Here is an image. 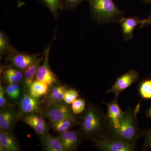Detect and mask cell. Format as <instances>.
Masks as SVG:
<instances>
[{
	"mask_svg": "<svg viewBox=\"0 0 151 151\" xmlns=\"http://www.w3.org/2000/svg\"><path fill=\"white\" fill-rule=\"evenodd\" d=\"M77 116L82 139L92 141L106 135L108 126L107 115L98 105L88 103L84 111Z\"/></svg>",
	"mask_w": 151,
	"mask_h": 151,
	"instance_id": "1",
	"label": "cell"
},
{
	"mask_svg": "<svg viewBox=\"0 0 151 151\" xmlns=\"http://www.w3.org/2000/svg\"><path fill=\"white\" fill-rule=\"evenodd\" d=\"M141 102H139L134 109L129 107L125 111L122 122L117 129L111 127L108 124L106 134L117 137L129 144L137 145L138 140L145 133V131L138 127L137 114L140 111Z\"/></svg>",
	"mask_w": 151,
	"mask_h": 151,
	"instance_id": "2",
	"label": "cell"
},
{
	"mask_svg": "<svg viewBox=\"0 0 151 151\" xmlns=\"http://www.w3.org/2000/svg\"><path fill=\"white\" fill-rule=\"evenodd\" d=\"M92 20L99 24L119 23L124 12L113 0H87Z\"/></svg>",
	"mask_w": 151,
	"mask_h": 151,
	"instance_id": "3",
	"label": "cell"
},
{
	"mask_svg": "<svg viewBox=\"0 0 151 151\" xmlns=\"http://www.w3.org/2000/svg\"><path fill=\"white\" fill-rule=\"evenodd\" d=\"M42 115L45 119H47L49 123L58 122L67 119L78 122L77 115L74 114L71 107L64 102L46 105L45 108L42 110Z\"/></svg>",
	"mask_w": 151,
	"mask_h": 151,
	"instance_id": "4",
	"label": "cell"
},
{
	"mask_svg": "<svg viewBox=\"0 0 151 151\" xmlns=\"http://www.w3.org/2000/svg\"><path fill=\"white\" fill-rule=\"evenodd\" d=\"M99 150L103 151H137V145H131L123 140L111 135L106 134L102 137L91 141Z\"/></svg>",
	"mask_w": 151,
	"mask_h": 151,
	"instance_id": "5",
	"label": "cell"
},
{
	"mask_svg": "<svg viewBox=\"0 0 151 151\" xmlns=\"http://www.w3.org/2000/svg\"><path fill=\"white\" fill-rule=\"evenodd\" d=\"M40 98L34 97L29 91L25 89L18 104L19 111L17 113V120H20L24 116L29 113H37L42 115V110Z\"/></svg>",
	"mask_w": 151,
	"mask_h": 151,
	"instance_id": "6",
	"label": "cell"
},
{
	"mask_svg": "<svg viewBox=\"0 0 151 151\" xmlns=\"http://www.w3.org/2000/svg\"><path fill=\"white\" fill-rule=\"evenodd\" d=\"M52 42H51L44 50V58L38 68L35 78L36 80L47 84L50 88L53 85L60 84L58 78L52 70L49 62V57Z\"/></svg>",
	"mask_w": 151,
	"mask_h": 151,
	"instance_id": "7",
	"label": "cell"
},
{
	"mask_svg": "<svg viewBox=\"0 0 151 151\" xmlns=\"http://www.w3.org/2000/svg\"><path fill=\"white\" fill-rule=\"evenodd\" d=\"M42 54V53L29 54L22 52L14 47L4 59L11 63V64L24 71L30 65Z\"/></svg>",
	"mask_w": 151,
	"mask_h": 151,
	"instance_id": "8",
	"label": "cell"
},
{
	"mask_svg": "<svg viewBox=\"0 0 151 151\" xmlns=\"http://www.w3.org/2000/svg\"><path fill=\"white\" fill-rule=\"evenodd\" d=\"M139 78L138 71L134 69H131L116 78L115 83L107 93H113L115 98H118L119 94L125 89L135 84Z\"/></svg>",
	"mask_w": 151,
	"mask_h": 151,
	"instance_id": "9",
	"label": "cell"
},
{
	"mask_svg": "<svg viewBox=\"0 0 151 151\" xmlns=\"http://www.w3.org/2000/svg\"><path fill=\"white\" fill-rule=\"evenodd\" d=\"M20 120L32 128L37 135L48 133L51 129L45 118L41 114L29 113L22 117Z\"/></svg>",
	"mask_w": 151,
	"mask_h": 151,
	"instance_id": "10",
	"label": "cell"
},
{
	"mask_svg": "<svg viewBox=\"0 0 151 151\" xmlns=\"http://www.w3.org/2000/svg\"><path fill=\"white\" fill-rule=\"evenodd\" d=\"M15 106L9 105L0 108V130L12 132L17 120L18 111Z\"/></svg>",
	"mask_w": 151,
	"mask_h": 151,
	"instance_id": "11",
	"label": "cell"
},
{
	"mask_svg": "<svg viewBox=\"0 0 151 151\" xmlns=\"http://www.w3.org/2000/svg\"><path fill=\"white\" fill-rule=\"evenodd\" d=\"M103 103L107 106L108 109L106 115L109 125L114 129H117L122 122L125 111L121 109L117 98H114L111 102H103Z\"/></svg>",
	"mask_w": 151,
	"mask_h": 151,
	"instance_id": "12",
	"label": "cell"
},
{
	"mask_svg": "<svg viewBox=\"0 0 151 151\" xmlns=\"http://www.w3.org/2000/svg\"><path fill=\"white\" fill-rule=\"evenodd\" d=\"M57 137L60 141L66 151L77 150L82 139L79 130L68 131L57 135Z\"/></svg>",
	"mask_w": 151,
	"mask_h": 151,
	"instance_id": "13",
	"label": "cell"
},
{
	"mask_svg": "<svg viewBox=\"0 0 151 151\" xmlns=\"http://www.w3.org/2000/svg\"><path fill=\"white\" fill-rule=\"evenodd\" d=\"M142 20L137 17H122L119 23L124 40L129 41L134 38V32L137 26L142 23Z\"/></svg>",
	"mask_w": 151,
	"mask_h": 151,
	"instance_id": "14",
	"label": "cell"
},
{
	"mask_svg": "<svg viewBox=\"0 0 151 151\" xmlns=\"http://www.w3.org/2000/svg\"><path fill=\"white\" fill-rule=\"evenodd\" d=\"M24 71L12 65L1 68V76L2 80L6 85L14 83H22Z\"/></svg>",
	"mask_w": 151,
	"mask_h": 151,
	"instance_id": "15",
	"label": "cell"
},
{
	"mask_svg": "<svg viewBox=\"0 0 151 151\" xmlns=\"http://www.w3.org/2000/svg\"><path fill=\"white\" fill-rule=\"evenodd\" d=\"M42 147L45 151H66L62 143L57 137H53L49 133L37 134Z\"/></svg>",
	"mask_w": 151,
	"mask_h": 151,
	"instance_id": "16",
	"label": "cell"
},
{
	"mask_svg": "<svg viewBox=\"0 0 151 151\" xmlns=\"http://www.w3.org/2000/svg\"><path fill=\"white\" fill-rule=\"evenodd\" d=\"M45 56L44 50L42 54L38 58L24 71L22 84L25 89L29 91L30 88L35 78L36 74L39 66L43 61Z\"/></svg>",
	"mask_w": 151,
	"mask_h": 151,
	"instance_id": "17",
	"label": "cell"
},
{
	"mask_svg": "<svg viewBox=\"0 0 151 151\" xmlns=\"http://www.w3.org/2000/svg\"><path fill=\"white\" fill-rule=\"evenodd\" d=\"M20 150L18 142L12 132L0 130V151Z\"/></svg>",
	"mask_w": 151,
	"mask_h": 151,
	"instance_id": "18",
	"label": "cell"
},
{
	"mask_svg": "<svg viewBox=\"0 0 151 151\" xmlns=\"http://www.w3.org/2000/svg\"><path fill=\"white\" fill-rule=\"evenodd\" d=\"M5 92L8 102L11 105H18L24 92L22 83L7 84L5 86Z\"/></svg>",
	"mask_w": 151,
	"mask_h": 151,
	"instance_id": "19",
	"label": "cell"
},
{
	"mask_svg": "<svg viewBox=\"0 0 151 151\" xmlns=\"http://www.w3.org/2000/svg\"><path fill=\"white\" fill-rule=\"evenodd\" d=\"M67 89V86L60 84L52 86L45 97L46 105L64 102V94Z\"/></svg>",
	"mask_w": 151,
	"mask_h": 151,
	"instance_id": "20",
	"label": "cell"
},
{
	"mask_svg": "<svg viewBox=\"0 0 151 151\" xmlns=\"http://www.w3.org/2000/svg\"><path fill=\"white\" fill-rule=\"evenodd\" d=\"M50 128L58 134L69 131L75 126L78 125V122L70 119H64L62 121L53 123H49Z\"/></svg>",
	"mask_w": 151,
	"mask_h": 151,
	"instance_id": "21",
	"label": "cell"
},
{
	"mask_svg": "<svg viewBox=\"0 0 151 151\" xmlns=\"http://www.w3.org/2000/svg\"><path fill=\"white\" fill-rule=\"evenodd\" d=\"M50 87L47 84L35 79L29 89L31 94L34 97L40 98L46 95Z\"/></svg>",
	"mask_w": 151,
	"mask_h": 151,
	"instance_id": "22",
	"label": "cell"
},
{
	"mask_svg": "<svg viewBox=\"0 0 151 151\" xmlns=\"http://www.w3.org/2000/svg\"><path fill=\"white\" fill-rule=\"evenodd\" d=\"M38 1L48 9L55 20L57 19L60 12L63 11L61 0H38Z\"/></svg>",
	"mask_w": 151,
	"mask_h": 151,
	"instance_id": "23",
	"label": "cell"
},
{
	"mask_svg": "<svg viewBox=\"0 0 151 151\" xmlns=\"http://www.w3.org/2000/svg\"><path fill=\"white\" fill-rule=\"evenodd\" d=\"M8 36L4 32L0 31V56L2 58L11 52L14 48Z\"/></svg>",
	"mask_w": 151,
	"mask_h": 151,
	"instance_id": "24",
	"label": "cell"
},
{
	"mask_svg": "<svg viewBox=\"0 0 151 151\" xmlns=\"http://www.w3.org/2000/svg\"><path fill=\"white\" fill-rule=\"evenodd\" d=\"M138 91L142 100H151V78L142 80L139 84Z\"/></svg>",
	"mask_w": 151,
	"mask_h": 151,
	"instance_id": "25",
	"label": "cell"
},
{
	"mask_svg": "<svg viewBox=\"0 0 151 151\" xmlns=\"http://www.w3.org/2000/svg\"><path fill=\"white\" fill-rule=\"evenodd\" d=\"M86 102L83 98L76 99L72 103L71 109L74 114L78 115L82 113L86 108Z\"/></svg>",
	"mask_w": 151,
	"mask_h": 151,
	"instance_id": "26",
	"label": "cell"
},
{
	"mask_svg": "<svg viewBox=\"0 0 151 151\" xmlns=\"http://www.w3.org/2000/svg\"><path fill=\"white\" fill-rule=\"evenodd\" d=\"M87 0H61L63 11H73L81 3Z\"/></svg>",
	"mask_w": 151,
	"mask_h": 151,
	"instance_id": "27",
	"label": "cell"
},
{
	"mask_svg": "<svg viewBox=\"0 0 151 151\" xmlns=\"http://www.w3.org/2000/svg\"><path fill=\"white\" fill-rule=\"evenodd\" d=\"M78 96V92L76 90L73 89H68L64 94V102L68 105L72 104L73 101L77 99Z\"/></svg>",
	"mask_w": 151,
	"mask_h": 151,
	"instance_id": "28",
	"label": "cell"
},
{
	"mask_svg": "<svg viewBox=\"0 0 151 151\" xmlns=\"http://www.w3.org/2000/svg\"><path fill=\"white\" fill-rule=\"evenodd\" d=\"M12 105L9 103L6 97L5 92V86L3 85L2 82L1 81L0 83V108H4L6 106Z\"/></svg>",
	"mask_w": 151,
	"mask_h": 151,
	"instance_id": "29",
	"label": "cell"
},
{
	"mask_svg": "<svg viewBox=\"0 0 151 151\" xmlns=\"http://www.w3.org/2000/svg\"><path fill=\"white\" fill-rule=\"evenodd\" d=\"M145 141L142 146L143 150H147L151 148V129L145 131Z\"/></svg>",
	"mask_w": 151,
	"mask_h": 151,
	"instance_id": "30",
	"label": "cell"
},
{
	"mask_svg": "<svg viewBox=\"0 0 151 151\" xmlns=\"http://www.w3.org/2000/svg\"><path fill=\"white\" fill-rule=\"evenodd\" d=\"M151 24V15L147 18L142 20V23L139 25V28H142L147 26Z\"/></svg>",
	"mask_w": 151,
	"mask_h": 151,
	"instance_id": "31",
	"label": "cell"
},
{
	"mask_svg": "<svg viewBox=\"0 0 151 151\" xmlns=\"http://www.w3.org/2000/svg\"><path fill=\"white\" fill-rule=\"evenodd\" d=\"M146 116L149 119H151V105L150 108L148 109L146 113Z\"/></svg>",
	"mask_w": 151,
	"mask_h": 151,
	"instance_id": "32",
	"label": "cell"
},
{
	"mask_svg": "<svg viewBox=\"0 0 151 151\" xmlns=\"http://www.w3.org/2000/svg\"><path fill=\"white\" fill-rule=\"evenodd\" d=\"M144 2L147 3V4H150L151 3V0H142Z\"/></svg>",
	"mask_w": 151,
	"mask_h": 151,
	"instance_id": "33",
	"label": "cell"
}]
</instances>
